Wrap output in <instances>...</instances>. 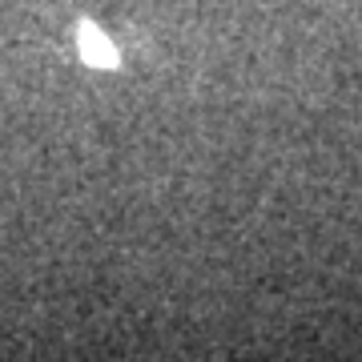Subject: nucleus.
<instances>
[{"mask_svg":"<svg viewBox=\"0 0 362 362\" xmlns=\"http://www.w3.org/2000/svg\"><path fill=\"white\" fill-rule=\"evenodd\" d=\"M81 57L89 61V65H117V52H113V45L97 33L93 25H85L81 28Z\"/></svg>","mask_w":362,"mask_h":362,"instance_id":"nucleus-1","label":"nucleus"}]
</instances>
